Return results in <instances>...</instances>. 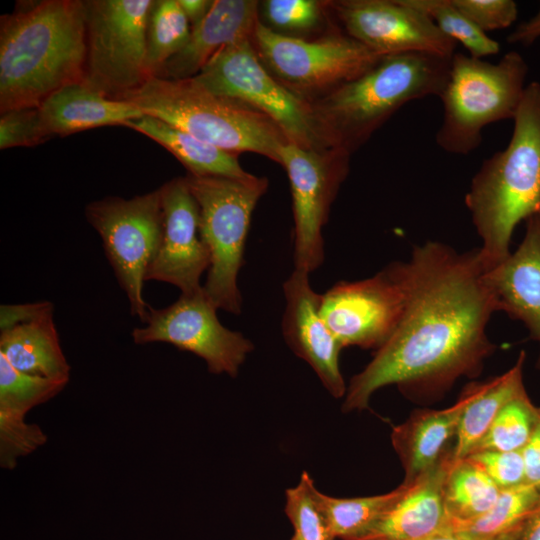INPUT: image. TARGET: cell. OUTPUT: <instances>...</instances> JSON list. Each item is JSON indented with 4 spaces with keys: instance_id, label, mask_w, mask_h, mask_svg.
<instances>
[{
    "instance_id": "6da1fadb",
    "label": "cell",
    "mask_w": 540,
    "mask_h": 540,
    "mask_svg": "<svg viewBox=\"0 0 540 540\" xmlns=\"http://www.w3.org/2000/svg\"><path fill=\"white\" fill-rule=\"evenodd\" d=\"M404 286L402 316L390 338L354 375L342 405L363 410L380 388L437 392L461 376H476L496 349L486 328L498 311L478 249L459 253L427 242L397 261Z\"/></svg>"
},
{
    "instance_id": "7a4b0ae2",
    "label": "cell",
    "mask_w": 540,
    "mask_h": 540,
    "mask_svg": "<svg viewBox=\"0 0 540 540\" xmlns=\"http://www.w3.org/2000/svg\"><path fill=\"white\" fill-rule=\"evenodd\" d=\"M85 1L44 0L1 17L0 111L38 107L84 80Z\"/></svg>"
},
{
    "instance_id": "3957f363",
    "label": "cell",
    "mask_w": 540,
    "mask_h": 540,
    "mask_svg": "<svg viewBox=\"0 0 540 540\" xmlns=\"http://www.w3.org/2000/svg\"><path fill=\"white\" fill-rule=\"evenodd\" d=\"M513 120L508 145L482 163L465 195L486 271L510 255L516 226L540 212L539 82L526 86Z\"/></svg>"
},
{
    "instance_id": "277c9868",
    "label": "cell",
    "mask_w": 540,
    "mask_h": 540,
    "mask_svg": "<svg viewBox=\"0 0 540 540\" xmlns=\"http://www.w3.org/2000/svg\"><path fill=\"white\" fill-rule=\"evenodd\" d=\"M451 58L424 52L385 55L359 77L310 101L331 147L351 154L406 103L439 97Z\"/></svg>"
},
{
    "instance_id": "5b68a950",
    "label": "cell",
    "mask_w": 540,
    "mask_h": 540,
    "mask_svg": "<svg viewBox=\"0 0 540 540\" xmlns=\"http://www.w3.org/2000/svg\"><path fill=\"white\" fill-rule=\"evenodd\" d=\"M119 100L234 155L252 152L279 164L280 148L289 142L270 118L212 93L194 77H150Z\"/></svg>"
},
{
    "instance_id": "8992f818",
    "label": "cell",
    "mask_w": 540,
    "mask_h": 540,
    "mask_svg": "<svg viewBox=\"0 0 540 540\" xmlns=\"http://www.w3.org/2000/svg\"><path fill=\"white\" fill-rule=\"evenodd\" d=\"M527 72L524 58L516 51H509L496 64L455 52L439 95L443 121L436 134L437 145L459 155L475 150L485 126L514 118Z\"/></svg>"
},
{
    "instance_id": "52a82bcc",
    "label": "cell",
    "mask_w": 540,
    "mask_h": 540,
    "mask_svg": "<svg viewBox=\"0 0 540 540\" xmlns=\"http://www.w3.org/2000/svg\"><path fill=\"white\" fill-rule=\"evenodd\" d=\"M185 180L200 215V229L211 262L203 291L223 311L240 314L242 296L238 276L253 211L268 188L265 177L199 176Z\"/></svg>"
},
{
    "instance_id": "ba28073f",
    "label": "cell",
    "mask_w": 540,
    "mask_h": 540,
    "mask_svg": "<svg viewBox=\"0 0 540 540\" xmlns=\"http://www.w3.org/2000/svg\"><path fill=\"white\" fill-rule=\"evenodd\" d=\"M194 78L212 93L247 105L270 118L289 142L313 150L332 148L310 101L269 72L252 39L220 50Z\"/></svg>"
},
{
    "instance_id": "9c48e42d",
    "label": "cell",
    "mask_w": 540,
    "mask_h": 540,
    "mask_svg": "<svg viewBox=\"0 0 540 540\" xmlns=\"http://www.w3.org/2000/svg\"><path fill=\"white\" fill-rule=\"evenodd\" d=\"M252 43L269 72L308 101L359 77L382 57L347 34L306 40L276 32L261 21Z\"/></svg>"
},
{
    "instance_id": "30bf717a",
    "label": "cell",
    "mask_w": 540,
    "mask_h": 540,
    "mask_svg": "<svg viewBox=\"0 0 540 540\" xmlns=\"http://www.w3.org/2000/svg\"><path fill=\"white\" fill-rule=\"evenodd\" d=\"M153 0L85 1L87 54L84 83L121 99L149 77L147 24Z\"/></svg>"
},
{
    "instance_id": "8fae6325",
    "label": "cell",
    "mask_w": 540,
    "mask_h": 540,
    "mask_svg": "<svg viewBox=\"0 0 540 540\" xmlns=\"http://www.w3.org/2000/svg\"><path fill=\"white\" fill-rule=\"evenodd\" d=\"M85 216L102 239L131 314L143 323L150 307L143 297L144 282L162 234L160 188L129 199L110 196L94 201L86 206Z\"/></svg>"
},
{
    "instance_id": "7c38bea8",
    "label": "cell",
    "mask_w": 540,
    "mask_h": 540,
    "mask_svg": "<svg viewBox=\"0 0 540 540\" xmlns=\"http://www.w3.org/2000/svg\"><path fill=\"white\" fill-rule=\"evenodd\" d=\"M350 153L339 148L313 150L287 142L279 151L287 172L294 218V269L317 270L324 262L323 227L341 183L349 172Z\"/></svg>"
},
{
    "instance_id": "4fadbf2b",
    "label": "cell",
    "mask_w": 540,
    "mask_h": 540,
    "mask_svg": "<svg viewBox=\"0 0 540 540\" xmlns=\"http://www.w3.org/2000/svg\"><path fill=\"white\" fill-rule=\"evenodd\" d=\"M217 310L203 287L181 294L169 306L149 307L143 326L132 330L133 342L171 344L203 359L210 373L236 377L254 345L242 333L222 325Z\"/></svg>"
},
{
    "instance_id": "5bb4252c",
    "label": "cell",
    "mask_w": 540,
    "mask_h": 540,
    "mask_svg": "<svg viewBox=\"0 0 540 540\" xmlns=\"http://www.w3.org/2000/svg\"><path fill=\"white\" fill-rule=\"evenodd\" d=\"M405 292L392 262L372 277L340 281L321 294V314L343 348L379 349L402 316Z\"/></svg>"
},
{
    "instance_id": "9a60e30c",
    "label": "cell",
    "mask_w": 540,
    "mask_h": 540,
    "mask_svg": "<svg viewBox=\"0 0 540 540\" xmlns=\"http://www.w3.org/2000/svg\"><path fill=\"white\" fill-rule=\"evenodd\" d=\"M346 34L380 56L424 52L451 58L457 43L406 0L331 3Z\"/></svg>"
},
{
    "instance_id": "2e32d148",
    "label": "cell",
    "mask_w": 540,
    "mask_h": 540,
    "mask_svg": "<svg viewBox=\"0 0 540 540\" xmlns=\"http://www.w3.org/2000/svg\"><path fill=\"white\" fill-rule=\"evenodd\" d=\"M162 234L146 281L165 282L181 294L202 289L201 277L208 271L210 251L200 229L198 205L185 177L175 178L160 187Z\"/></svg>"
},
{
    "instance_id": "e0dca14e",
    "label": "cell",
    "mask_w": 540,
    "mask_h": 540,
    "mask_svg": "<svg viewBox=\"0 0 540 540\" xmlns=\"http://www.w3.org/2000/svg\"><path fill=\"white\" fill-rule=\"evenodd\" d=\"M309 275L294 269L283 284L282 334L292 352L314 370L325 389L340 398L347 390L339 365L344 348L321 314V294L312 288Z\"/></svg>"
},
{
    "instance_id": "ac0fdd59",
    "label": "cell",
    "mask_w": 540,
    "mask_h": 540,
    "mask_svg": "<svg viewBox=\"0 0 540 540\" xmlns=\"http://www.w3.org/2000/svg\"><path fill=\"white\" fill-rule=\"evenodd\" d=\"M453 459V449L448 450L429 471L410 484L402 483L398 498L352 540H424L451 531L444 483Z\"/></svg>"
},
{
    "instance_id": "d6986e66",
    "label": "cell",
    "mask_w": 540,
    "mask_h": 540,
    "mask_svg": "<svg viewBox=\"0 0 540 540\" xmlns=\"http://www.w3.org/2000/svg\"><path fill=\"white\" fill-rule=\"evenodd\" d=\"M486 279L498 311L521 321L539 344L536 366L540 369V212L525 221V234L517 249L486 271Z\"/></svg>"
},
{
    "instance_id": "ffe728a7",
    "label": "cell",
    "mask_w": 540,
    "mask_h": 540,
    "mask_svg": "<svg viewBox=\"0 0 540 540\" xmlns=\"http://www.w3.org/2000/svg\"><path fill=\"white\" fill-rule=\"evenodd\" d=\"M258 6V2L252 0H214L206 17L191 30L185 46L155 77L193 78L223 48L252 39L259 22Z\"/></svg>"
},
{
    "instance_id": "44dd1931",
    "label": "cell",
    "mask_w": 540,
    "mask_h": 540,
    "mask_svg": "<svg viewBox=\"0 0 540 540\" xmlns=\"http://www.w3.org/2000/svg\"><path fill=\"white\" fill-rule=\"evenodd\" d=\"M471 399L468 385L458 401L442 410H417L404 423L394 427L392 445L405 471L404 484H410L433 468L456 437L462 413Z\"/></svg>"
},
{
    "instance_id": "7402d4cb",
    "label": "cell",
    "mask_w": 540,
    "mask_h": 540,
    "mask_svg": "<svg viewBox=\"0 0 540 540\" xmlns=\"http://www.w3.org/2000/svg\"><path fill=\"white\" fill-rule=\"evenodd\" d=\"M38 108L51 138L102 126H124L128 121L144 116L134 104L109 98L84 81L62 87Z\"/></svg>"
},
{
    "instance_id": "603a6c76",
    "label": "cell",
    "mask_w": 540,
    "mask_h": 540,
    "mask_svg": "<svg viewBox=\"0 0 540 540\" xmlns=\"http://www.w3.org/2000/svg\"><path fill=\"white\" fill-rule=\"evenodd\" d=\"M0 354L23 373L70 379L71 367L62 350L53 313L1 331Z\"/></svg>"
},
{
    "instance_id": "cb8c5ba5",
    "label": "cell",
    "mask_w": 540,
    "mask_h": 540,
    "mask_svg": "<svg viewBox=\"0 0 540 540\" xmlns=\"http://www.w3.org/2000/svg\"><path fill=\"white\" fill-rule=\"evenodd\" d=\"M124 126L160 144L186 167L189 174L229 178H247L251 175L242 168L237 155L158 118L144 115L128 121Z\"/></svg>"
},
{
    "instance_id": "d4e9b609",
    "label": "cell",
    "mask_w": 540,
    "mask_h": 540,
    "mask_svg": "<svg viewBox=\"0 0 540 540\" xmlns=\"http://www.w3.org/2000/svg\"><path fill=\"white\" fill-rule=\"evenodd\" d=\"M525 352L507 372L481 383H471V399L465 407L453 448L456 460L466 458L485 435L501 409L523 393V364Z\"/></svg>"
},
{
    "instance_id": "484cf974",
    "label": "cell",
    "mask_w": 540,
    "mask_h": 540,
    "mask_svg": "<svg viewBox=\"0 0 540 540\" xmlns=\"http://www.w3.org/2000/svg\"><path fill=\"white\" fill-rule=\"evenodd\" d=\"M454 458V457H453ZM501 489L485 471L469 458L453 459L444 483V500L454 526L485 514Z\"/></svg>"
},
{
    "instance_id": "4316f807",
    "label": "cell",
    "mask_w": 540,
    "mask_h": 540,
    "mask_svg": "<svg viewBox=\"0 0 540 540\" xmlns=\"http://www.w3.org/2000/svg\"><path fill=\"white\" fill-rule=\"evenodd\" d=\"M402 485L381 495L336 498L312 487L314 501L334 539L352 540L365 533L398 498Z\"/></svg>"
},
{
    "instance_id": "83f0119b",
    "label": "cell",
    "mask_w": 540,
    "mask_h": 540,
    "mask_svg": "<svg viewBox=\"0 0 540 540\" xmlns=\"http://www.w3.org/2000/svg\"><path fill=\"white\" fill-rule=\"evenodd\" d=\"M191 35L190 23L178 0L153 2L147 24L146 70L155 77Z\"/></svg>"
},
{
    "instance_id": "f1b7e54d",
    "label": "cell",
    "mask_w": 540,
    "mask_h": 540,
    "mask_svg": "<svg viewBox=\"0 0 540 540\" xmlns=\"http://www.w3.org/2000/svg\"><path fill=\"white\" fill-rule=\"evenodd\" d=\"M539 503L540 491L530 484L503 489L485 514L454 526L452 531L478 538L496 537L521 526Z\"/></svg>"
},
{
    "instance_id": "f546056e",
    "label": "cell",
    "mask_w": 540,
    "mask_h": 540,
    "mask_svg": "<svg viewBox=\"0 0 540 540\" xmlns=\"http://www.w3.org/2000/svg\"><path fill=\"white\" fill-rule=\"evenodd\" d=\"M539 419L540 408L531 402L524 391L501 409L471 453L484 450L521 451Z\"/></svg>"
},
{
    "instance_id": "4dcf8cb0",
    "label": "cell",
    "mask_w": 540,
    "mask_h": 540,
    "mask_svg": "<svg viewBox=\"0 0 540 540\" xmlns=\"http://www.w3.org/2000/svg\"><path fill=\"white\" fill-rule=\"evenodd\" d=\"M69 380L23 373L0 354V411L25 416L57 396Z\"/></svg>"
},
{
    "instance_id": "1f68e13d",
    "label": "cell",
    "mask_w": 540,
    "mask_h": 540,
    "mask_svg": "<svg viewBox=\"0 0 540 540\" xmlns=\"http://www.w3.org/2000/svg\"><path fill=\"white\" fill-rule=\"evenodd\" d=\"M406 1L424 12L446 36L462 44L471 57L482 59L499 52V43L476 27L450 0Z\"/></svg>"
},
{
    "instance_id": "d6a6232c",
    "label": "cell",
    "mask_w": 540,
    "mask_h": 540,
    "mask_svg": "<svg viewBox=\"0 0 540 540\" xmlns=\"http://www.w3.org/2000/svg\"><path fill=\"white\" fill-rule=\"evenodd\" d=\"M313 485V479L304 471L298 484L285 492V514L298 540H335L314 501Z\"/></svg>"
},
{
    "instance_id": "836d02e7",
    "label": "cell",
    "mask_w": 540,
    "mask_h": 540,
    "mask_svg": "<svg viewBox=\"0 0 540 540\" xmlns=\"http://www.w3.org/2000/svg\"><path fill=\"white\" fill-rule=\"evenodd\" d=\"M48 440L47 434L25 416L0 411V466L14 470L21 458L31 455Z\"/></svg>"
},
{
    "instance_id": "e575fe53",
    "label": "cell",
    "mask_w": 540,
    "mask_h": 540,
    "mask_svg": "<svg viewBox=\"0 0 540 540\" xmlns=\"http://www.w3.org/2000/svg\"><path fill=\"white\" fill-rule=\"evenodd\" d=\"M262 5L270 25L288 32H309L323 20L324 5L315 0H267Z\"/></svg>"
},
{
    "instance_id": "d590c367",
    "label": "cell",
    "mask_w": 540,
    "mask_h": 540,
    "mask_svg": "<svg viewBox=\"0 0 540 540\" xmlns=\"http://www.w3.org/2000/svg\"><path fill=\"white\" fill-rule=\"evenodd\" d=\"M51 139L38 107L13 109L1 113L0 148L31 147Z\"/></svg>"
},
{
    "instance_id": "8d00e7d4",
    "label": "cell",
    "mask_w": 540,
    "mask_h": 540,
    "mask_svg": "<svg viewBox=\"0 0 540 540\" xmlns=\"http://www.w3.org/2000/svg\"><path fill=\"white\" fill-rule=\"evenodd\" d=\"M452 5L484 33L509 27L517 19L513 0H450Z\"/></svg>"
},
{
    "instance_id": "74e56055",
    "label": "cell",
    "mask_w": 540,
    "mask_h": 540,
    "mask_svg": "<svg viewBox=\"0 0 540 540\" xmlns=\"http://www.w3.org/2000/svg\"><path fill=\"white\" fill-rule=\"evenodd\" d=\"M469 458L501 489L525 483V468L521 451L484 450L471 453Z\"/></svg>"
},
{
    "instance_id": "f35d334b",
    "label": "cell",
    "mask_w": 540,
    "mask_h": 540,
    "mask_svg": "<svg viewBox=\"0 0 540 540\" xmlns=\"http://www.w3.org/2000/svg\"><path fill=\"white\" fill-rule=\"evenodd\" d=\"M53 310V304L49 301L2 305L0 310L1 331L34 320L43 315L53 313Z\"/></svg>"
},
{
    "instance_id": "ab89813d",
    "label": "cell",
    "mask_w": 540,
    "mask_h": 540,
    "mask_svg": "<svg viewBox=\"0 0 540 540\" xmlns=\"http://www.w3.org/2000/svg\"><path fill=\"white\" fill-rule=\"evenodd\" d=\"M521 453L525 468V483L540 491V419Z\"/></svg>"
},
{
    "instance_id": "60d3db41",
    "label": "cell",
    "mask_w": 540,
    "mask_h": 540,
    "mask_svg": "<svg viewBox=\"0 0 540 540\" xmlns=\"http://www.w3.org/2000/svg\"><path fill=\"white\" fill-rule=\"evenodd\" d=\"M540 38V8L537 14L531 19L521 23L507 37L508 43H519L523 46L531 45Z\"/></svg>"
},
{
    "instance_id": "b9f144b4",
    "label": "cell",
    "mask_w": 540,
    "mask_h": 540,
    "mask_svg": "<svg viewBox=\"0 0 540 540\" xmlns=\"http://www.w3.org/2000/svg\"><path fill=\"white\" fill-rule=\"evenodd\" d=\"M178 2L192 30L206 17L214 0H178Z\"/></svg>"
},
{
    "instance_id": "7bdbcfd3",
    "label": "cell",
    "mask_w": 540,
    "mask_h": 540,
    "mask_svg": "<svg viewBox=\"0 0 540 540\" xmlns=\"http://www.w3.org/2000/svg\"><path fill=\"white\" fill-rule=\"evenodd\" d=\"M522 525L510 532L492 538H478L461 532L448 531L424 540H516Z\"/></svg>"
},
{
    "instance_id": "ee69618b",
    "label": "cell",
    "mask_w": 540,
    "mask_h": 540,
    "mask_svg": "<svg viewBox=\"0 0 540 540\" xmlns=\"http://www.w3.org/2000/svg\"><path fill=\"white\" fill-rule=\"evenodd\" d=\"M516 540H540V503L523 523Z\"/></svg>"
},
{
    "instance_id": "f6af8a7d",
    "label": "cell",
    "mask_w": 540,
    "mask_h": 540,
    "mask_svg": "<svg viewBox=\"0 0 540 540\" xmlns=\"http://www.w3.org/2000/svg\"><path fill=\"white\" fill-rule=\"evenodd\" d=\"M290 540H298L296 536L293 534V536L290 538Z\"/></svg>"
}]
</instances>
